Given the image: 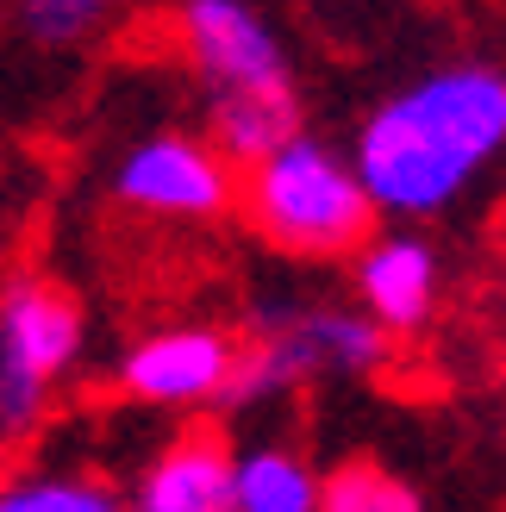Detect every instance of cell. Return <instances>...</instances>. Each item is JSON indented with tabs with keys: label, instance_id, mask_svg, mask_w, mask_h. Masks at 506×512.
Segmentation results:
<instances>
[{
	"label": "cell",
	"instance_id": "1",
	"mask_svg": "<svg viewBox=\"0 0 506 512\" xmlns=\"http://www.w3.org/2000/svg\"><path fill=\"white\" fill-rule=\"evenodd\" d=\"M506 150V69L450 63L388 94L357 132V182L388 219H438Z\"/></svg>",
	"mask_w": 506,
	"mask_h": 512
},
{
	"label": "cell",
	"instance_id": "2",
	"mask_svg": "<svg viewBox=\"0 0 506 512\" xmlns=\"http://www.w3.org/2000/svg\"><path fill=\"white\" fill-rule=\"evenodd\" d=\"M238 207L257 238H269L288 256H307V263L350 256L375 232V200L363 194L357 169L307 132H288L257 163H244Z\"/></svg>",
	"mask_w": 506,
	"mask_h": 512
},
{
	"label": "cell",
	"instance_id": "3",
	"mask_svg": "<svg viewBox=\"0 0 506 512\" xmlns=\"http://www.w3.org/2000/svg\"><path fill=\"white\" fill-rule=\"evenodd\" d=\"M388 356V331L363 306H269L257 344H238V369L225 381V406L282 400L325 375H369Z\"/></svg>",
	"mask_w": 506,
	"mask_h": 512
},
{
	"label": "cell",
	"instance_id": "4",
	"mask_svg": "<svg viewBox=\"0 0 506 512\" xmlns=\"http://www.w3.org/2000/svg\"><path fill=\"white\" fill-rule=\"evenodd\" d=\"M88 350V319L69 288L19 275L0 288V450L25 444L50 413V394Z\"/></svg>",
	"mask_w": 506,
	"mask_h": 512
},
{
	"label": "cell",
	"instance_id": "5",
	"mask_svg": "<svg viewBox=\"0 0 506 512\" xmlns=\"http://www.w3.org/2000/svg\"><path fill=\"white\" fill-rule=\"evenodd\" d=\"M113 200L144 219L207 225L238 207V169L213 150V138L150 132L138 144H125V157L113 163Z\"/></svg>",
	"mask_w": 506,
	"mask_h": 512
},
{
	"label": "cell",
	"instance_id": "6",
	"mask_svg": "<svg viewBox=\"0 0 506 512\" xmlns=\"http://www.w3.org/2000/svg\"><path fill=\"white\" fill-rule=\"evenodd\" d=\"M175 44H182L188 69L213 94L232 88H288V50L275 25L250 7V0H182L175 7Z\"/></svg>",
	"mask_w": 506,
	"mask_h": 512
},
{
	"label": "cell",
	"instance_id": "7",
	"mask_svg": "<svg viewBox=\"0 0 506 512\" xmlns=\"http://www.w3.org/2000/svg\"><path fill=\"white\" fill-rule=\"evenodd\" d=\"M238 369V338L219 325H163L119 363V388L138 406H213Z\"/></svg>",
	"mask_w": 506,
	"mask_h": 512
},
{
	"label": "cell",
	"instance_id": "8",
	"mask_svg": "<svg viewBox=\"0 0 506 512\" xmlns=\"http://www.w3.org/2000/svg\"><path fill=\"white\" fill-rule=\"evenodd\" d=\"M357 306L388 331V338H413L438 313V250L419 232H388L357 244Z\"/></svg>",
	"mask_w": 506,
	"mask_h": 512
},
{
	"label": "cell",
	"instance_id": "9",
	"mask_svg": "<svg viewBox=\"0 0 506 512\" xmlns=\"http://www.w3.org/2000/svg\"><path fill=\"white\" fill-rule=\"evenodd\" d=\"M132 506L138 512H232V444L219 431H182L144 463Z\"/></svg>",
	"mask_w": 506,
	"mask_h": 512
},
{
	"label": "cell",
	"instance_id": "10",
	"mask_svg": "<svg viewBox=\"0 0 506 512\" xmlns=\"http://www.w3.org/2000/svg\"><path fill=\"white\" fill-rule=\"evenodd\" d=\"M288 132H300L294 82H288V88H232V94H213L207 138H213V150H219L232 169L257 163L263 150H275Z\"/></svg>",
	"mask_w": 506,
	"mask_h": 512
},
{
	"label": "cell",
	"instance_id": "11",
	"mask_svg": "<svg viewBox=\"0 0 506 512\" xmlns=\"http://www.w3.org/2000/svg\"><path fill=\"white\" fill-rule=\"evenodd\" d=\"M232 512H319V469L288 444L232 450Z\"/></svg>",
	"mask_w": 506,
	"mask_h": 512
},
{
	"label": "cell",
	"instance_id": "12",
	"mask_svg": "<svg viewBox=\"0 0 506 512\" xmlns=\"http://www.w3.org/2000/svg\"><path fill=\"white\" fill-rule=\"evenodd\" d=\"M113 506H119V488L100 475L44 469V475L0 481V512H113Z\"/></svg>",
	"mask_w": 506,
	"mask_h": 512
},
{
	"label": "cell",
	"instance_id": "13",
	"mask_svg": "<svg viewBox=\"0 0 506 512\" xmlns=\"http://www.w3.org/2000/svg\"><path fill=\"white\" fill-rule=\"evenodd\" d=\"M425 500L382 463H344L319 475V512H419Z\"/></svg>",
	"mask_w": 506,
	"mask_h": 512
},
{
	"label": "cell",
	"instance_id": "14",
	"mask_svg": "<svg viewBox=\"0 0 506 512\" xmlns=\"http://www.w3.org/2000/svg\"><path fill=\"white\" fill-rule=\"evenodd\" d=\"M113 7L119 0H13V19L32 44L69 50V44H88L100 25L113 19Z\"/></svg>",
	"mask_w": 506,
	"mask_h": 512
}]
</instances>
